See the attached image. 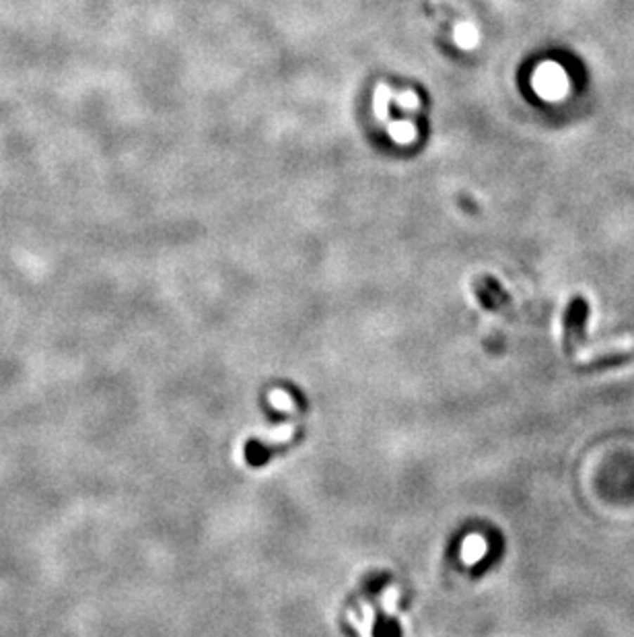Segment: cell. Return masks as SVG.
Listing matches in <instances>:
<instances>
[{
	"label": "cell",
	"instance_id": "6da1fadb",
	"mask_svg": "<svg viewBox=\"0 0 634 637\" xmlns=\"http://www.w3.org/2000/svg\"><path fill=\"white\" fill-rule=\"evenodd\" d=\"M587 316H589L587 301L583 297H575L569 303V310L564 316V348H567L569 357H575L576 347H581L585 341Z\"/></svg>",
	"mask_w": 634,
	"mask_h": 637
},
{
	"label": "cell",
	"instance_id": "7a4b0ae2",
	"mask_svg": "<svg viewBox=\"0 0 634 637\" xmlns=\"http://www.w3.org/2000/svg\"><path fill=\"white\" fill-rule=\"evenodd\" d=\"M630 361H634V347L622 348V351H609V353H604V355H593L587 361L578 363L575 367V372L585 376V374H595V372L612 370V367H618V365H624V363H630Z\"/></svg>",
	"mask_w": 634,
	"mask_h": 637
}]
</instances>
